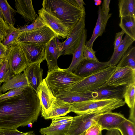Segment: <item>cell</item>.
<instances>
[{"label":"cell","mask_w":135,"mask_h":135,"mask_svg":"<svg viewBox=\"0 0 135 135\" xmlns=\"http://www.w3.org/2000/svg\"><path fill=\"white\" fill-rule=\"evenodd\" d=\"M83 78L67 69L58 67L48 71L45 79L48 86L56 97Z\"/></svg>","instance_id":"obj_3"},{"label":"cell","mask_w":135,"mask_h":135,"mask_svg":"<svg viewBox=\"0 0 135 135\" xmlns=\"http://www.w3.org/2000/svg\"><path fill=\"white\" fill-rule=\"evenodd\" d=\"M94 4L96 6L100 5L102 1L100 0H94Z\"/></svg>","instance_id":"obj_48"},{"label":"cell","mask_w":135,"mask_h":135,"mask_svg":"<svg viewBox=\"0 0 135 135\" xmlns=\"http://www.w3.org/2000/svg\"><path fill=\"white\" fill-rule=\"evenodd\" d=\"M20 32L18 43H25L45 46L53 38L57 37L51 29L46 26Z\"/></svg>","instance_id":"obj_8"},{"label":"cell","mask_w":135,"mask_h":135,"mask_svg":"<svg viewBox=\"0 0 135 135\" xmlns=\"http://www.w3.org/2000/svg\"><path fill=\"white\" fill-rule=\"evenodd\" d=\"M87 38V31L85 29L80 44L73 54L71 62L67 70L73 72L74 71L80 64L84 59L83 53Z\"/></svg>","instance_id":"obj_24"},{"label":"cell","mask_w":135,"mask_h":135,"mask_svg":"<svg viewBox=\"0 0 135 135\" xmlns=\"http://www.w3.org/2000/svg\"><path fill=\"white\" fill-rule=\"evenodd\" d=\"M71 112V104L58 98L53 102L50 110L44 117L45 119L64 116Z\"/></svg>","instance_id":"obj_22"},{"label":"cell","mask_w":135,"mask_h":135,"mask_svg":"<svg viewBox=\"0 0 135 135\" xmlns=\"http://www.w3.org/2000/svg\"><path fill=\"white\" fill-rule=\"evenodd\" d=\"M112 111L111 109L103 110L73 117L66 135H82L89 128L96 123L103 115Z\"/></svg>","instance_id":"obj_6"},{"label":"cell","mask_w":135,"mask_h":135,"mask_svg":"<svg viewBox=\"0 0 135 135\" xmlns=\"http://www.w3.org/2000/svg\"><path fill=\"white\" fill-rule=\"evenodd\" d=\"M135 41L125 34L122 42L114 50L110 59L108 61L109 66L116 67Z\"/></svg>","instance_id":"obj_21"},{"label":"cell","mask_w":135,"mask_h":135,"mask_svg":"<svg viewBox=\"0 0 135 135\" xmlns=\"http://www.w3.org/2000/svg\"><path fill=\"white\" fill-rule=\"evenodd\" d=\"M105 135H120V134L117 129H115L108 131Z\"/></svg>","instance_id":"obj_46"},{"label":"cell","mask_w":135,"mask_h":135,"mask_svg":"<svg viewBox=\"0 0 135 135\" xmlns=\"http://www.w3.org/2000/svg\"><path fill=\"white\" fill-rule=\"evenodd\" d=\"M133 83H135V70L128 67H116L114 71L102 87L126 86Z\"/></svg>","instance_id":"obj_9"},{"label":"cell","mask_w":135,"mask_h":135,"mask_svg":"<svg viewBox=\"0 0 135 135\" xmlns=\"http://www.w3.org/2000/svg\"><path fill=\"white\" fill-rule=\"evenodd\" d=\"M116 67H128L135 70V47H130L123 55Z\"/></svg>","instance_id":"obj_30"},{"label":"cell","mask_w":135,"mask_h":135,"mask_svg":"<svg viewBox=\"0 0 135 135\" xmlns=\"http://www.w3.org/2000/svg\"><path fill=\"white\" fill-rule=\"evenodd\" d=\"M9 29L8 25L0 18V41L2 42L6 36Z\"/></svg>","instance_id":"obj_39"},{"label":"cell","mask_w":135,"mask_h":135,"mask_svg":"<svg viewBox=\"0 0 135 135\" xmlns=\"http://www.w3.org/2000/svg\"><path fill=\"white\" fill-rule=\"evenodd\" d=\"M9 29L4 40L2 42L4 45L8 48L18 43L20 32L18 28L14 26L9 27Z\"/></svg>","instance_id":"obj_31"},{"label":"cell","mask_w":135,"mask_h":135,"mask_svg":"<svg viewBox=\"0 0 135 135\" xmlns=\"http://www.w3.org/2000/svg\"><path fill=\"white\" fill-rule=\"evenodd\" d=\"M127 119L124 115L120 113L111 111L103 115L97 123L100 126L102 130L117 129L119 126Z\"/></svg>","instance_id":"obj_17"},{"label":"cell","mask_w":135,"mask_h":135,"mask_svg":"<svg viewBox=\"0 0 135 135\" xmlns=\"http://www.w3.org/2000/svg\"><path fill=\"white\" fill-rule=\"evenodd\" d=\"M115 69V67L109 66L84 78L66 90L78 93H84L96 90L103 86Z\"/></svg>","instance_id":"obj_4"},{"label":"cell","mask_w":135,"mask_h":135,"mask_svg":"<svg viewBox=\"0 0 135 135\" xmlns=\"http://www.w3.org/2000/svg\"><path fill=\"white\" fill-rule=\"evenodd\" d=\"M41 112L36 93L27 87L20 95L0 100V129H17L32 123Z\"/></svg>","instance_id":"obj_1"},{"label":"cell","mask_w":135,"mask_h":135,"mask_svg":"<svg viewBox=\"0 0 135 135\" xmlns=\"http://www.w3.org/2000/svg\"><path fill=\"white\" fill-rule=\"evenodd\" d=\"M0 18L3 20L4 21V19L3 18L2 15V12H1V8H0Z\"/></svg>","instance_id":"obj_49"},{"label":"cell","mask_w":135,"mask_h":135,"mask_svg":"<svg viewBox=\"0 0 135 135\" xmlns=\"http://www.w3.org/2000/svg\"><path fill=\"white\" fill-rule=\"evenodd\" d=\"M109 66L108 61L100 62L84 59L73 73L76 75L84 78Z\"/></svg>","instance_id":"obj_15"},{"label":"cell","mask_w":135,"mask_h":135,"mask_svg":"<svg viewBox=\"0 0 135 135\" xmlns=\"http://www.w3.org/2000/svg\"><path fill=\"white\" fill-rule=\"evenodd\" d=\"M120 18L130 16L135 18V0H120L118 3Z\"/></svg>","instance_id":"obj_26"},{"label":"cell","mask_w":135,"mask_h":135,"mask_svg":"<svg viewBox=\"0 0 135 135\" xmlns=\"http://www.w3.org/2000/svg\"><path fill=\"white\" fill-rule=\"evenodd\" d=\"M135 83L131 84L126 87L123 98L124 102L130 108L135 107Z\"/></svg>","instance_id":"obj_32"},{"label":"cell","mask_w":135,"mask_h":135,"mask_svg":"<svg viewBox=\"0 0 135 135\" xmlns=\"http://www.w3.org/2000/svg\"><path fill=\"white\" fill-rule=\"evenodd\" d=\"M76 3L78 6L80 8L85 9L84 5L85 4L84 1L82 0H75Z\"/></svg>","instance_id":"obj_47"},{"label":"cell","mask_w":135,"mask_h":135,"mask_svg":"<svg viewBox=\"0 0 135 135\" xmlns=\"http://www.w3.org/2000/svg\"><path fill=\"white\" fill-rule=\"evenodd\" d=\"M37 94L41 106L42 116L44 117L50 110L56 98L48 86L45 79L40 84Z\"/></svg>","instance_id":"obj_14"},{"label":"cell","mask_w":135,"mask_h":135,"mask_svg":"<svg viewBox=\"0 0 135 135\" xmlns=\"http://www.w3.org/2000/svg\"><path fill=\"white\" fill-rule=\"evenodd\" d=\"M98 18L92 35L89 40L86 42L85 45L91 49H93V45L95 40L98 37L102 36L105 31L108 21L112 15V14L109 13L107 17H105L100 6L98 7Z\"/></svg>","instance_id":"obj_19"},{"label":"cell","mask_w":135,"mask_h":135,"mask_svg":"<svg viewBox=\"0 0 135 135\" xmlns=\"http://www.w3.org/2000/svg\"><path fill=\"white\" fill-rule=\"evenodd\" d=\"M38 16L45 26L49 27L57 35L58 38H66L71 31L60 20L42 8L38 11Z\"/></svg>","instance_id":"obj_11"},{"label":"cell","mask_w":135,"mask_h":135,"mask_svg":"<svg viewBox=\"0 0 135 135\" xmlns=\"http://www.w3.org/2000/svg\"><path fill=\"white\" fill-rule=\"evenodd\" d=\"M56 97L70 104L89 99L80 93L67 90L61 92Z\"/></svg>","instance_id":"obj_28"},{"label":"cell","mask_w":135,"mask_h":135,"mask_svg":"<svg viewBox=\"0 0 135 135\" xmlns=\"http://www.w3.org/2000/svg\"><path fill=\"white\" fill-rule=\"evenodd\" d=\"M15 7L16 12L21 15L26 21L33 23L38 16L31 0H15Z\"/></svg>","instance_id":"obj_20"},{"label":"cell","mask_w":135,"mask_h":135,"mask_svg":"<svg viewBox=\"0 0 135 135\" xmlns=\"http://www.w3.org/2000/svg\"><path fill=\"white\" fill-rule=\"evenodd\" d=\"M25 88H20L10 90L3 94L0 93V100L20 95L23 92Z\"/></svg>","instance_id":"obj_36"},{"label":"cell","mask_w":135,"mask_h":135,"mask_svg":"<svg viewBox=\"0 0 135 135\" xmlns=\"http://www.w3.org/2000/svg\"><path fill=\"white\" fill-rule=\"evenodd\" d=\"M122 99H89L71 104V112L79 115L105 109L112 110L125 105Z\"/></svg>","instance_id":"obj_5"},{"label":"cell","mask_w":135,"mask_h":135,"mask_svg":"<svg viewBox=\"0 0 135 135\" xmlns=\"http://www.w3.org/2000/svg\"><path fill=\"white\" fill-rule=\"evenodd\" d=\"M8 48L7 55L11 73L14 75L22 73L28 66L22 49L18 44Z\"/></svg>","instance_id":"obj_10"},{"label":"cell","mask_w":135,"mask_h":135,"mask_svg":"<svg viewBox=\"0 0 135 135\" xmlns=\"http://www.w3.org/2000/svg\"><path fill=\"white\" fill-rule=\"evenodd\" d=\"M1 84H0V87H1ZM0 93H1L0 92Z\"/></svg>","instance_id":"obj_52"},{"label":"cell","mask_w":135,"mask_h":135,"mask_svg":"<svg viewBox=\"0 0 135 135\" xmlns=\"http://www.w3.org/2000/svg\"><path fill=\"white\" fill-rule=\"evenodd\" d=\"M41 63L37 62L29 65L23 72L29 87L37 94L39 85L43 80V69L40 67Z\"/></svg>","instance_id":"obj_16"},{"label":"cell","mask_w":135,"mask_h":135,"mask_svg":"<svg viewBox=\"0 0 135 135\" xmlns=\"http://www.w3.org/2000/svg\"><path fill=\"white\" fill-rule=\"evenodd\" d=\"M110 0H104L102 3L101 9L104 16L107 17L109 14V5Z\"/></svg>","instance_id":"obj_43"},{"label":"cell","mask_w":135,"mask_h":135,"mask_svg":"<svg viewBox=\"0 0 135 135\" xmlns=\"http://www.w3.org/2000/svg\"><path fill=\"white\" fill-rule=\"evenodd\" d=\"M27 126L29 127H32V123H30L28 124Z\"/></svg>","instance_id":"obj_50"},{"label":"cell","mask_w":135,"mask_h":135,"mask_svg":"<svg viewBox=\"0 0 135 135\" xmlns=\"http://www.w3.org/2000/svg\"><path fill=\"white\" fill-rule=\"evenodd\" d=\"M135 107L130 108L128 119L135 122Z\"/></svg>","instance_id":"obj_45"},{"label":"cell","mask_w":135,"mask_h":135,"mask_svg":"<svg viewBox=\"0 0 135 135\" xmlns=\"http://www.w3.org/2000/svg\"><path fill=\"white\" fill-rule=\"evenodd\" d=\"M95 52L93 49L85 46L83 55L85 59L87 60L98 61V59L95 55Z\"/></svg>","instance_id":"obj_40"},{"label":"cell","mask_w":135,"mask_h":135,"mask_svg":"<svg viewBox=\"0 0 135 135\" xmlns=\"http://www.w3.org/2000/svg\"><path fill=\"white\" fill-rule=\"evenodd\" d=\"M119 26L125 34L135 40V18L130 16L121 17Z\"/></svg>","instance_id":"obj_29"},{"label":"cell","mask_w":135,"mask_h":135,"mask_svg":"<svg viewBox=\"0 0 135 135\" xmlns=\"http://www.w3.org/2000/svg\"><path fill=\"white\" fill-rule=\"evenodd\" d=\"M126 87L105 86L93 91L80 93L89 99H105L114 98L123 99Z\"/></svg>","instance_id":"obj_12"},{"label":"cell","mask_w":135,"mask_h":135,"mask_svg":"<svg viewBox=\"0 0 135 135\" xmlns=\"http://www.w3.org/2000/svg\"><path fill=\"white\" fill-rule=\"evenodd\" d=\"M0 8L5 22L9 27L14 26L16 11L6 0H0Z\"/></svg>","instance_id":"obj_25"},{"label":"cell","mask_w":135,"mask_h":135,"mask_svg":"<svg viewBox=\"0 0 135 135\" xmlns=\"http://www.w3.org/2000/svg\"><path fill=\"white\" fill-rule=\"evenodd\" d=\"M25 56L28 66L45 60V46L25 43H18Z\"/></svg>","instance_id":"obj_13"},{"label":"cell","mask_w":135,"mask_h":135,"mask_svg":"<svg viewBox=\"0 0 135 135\" xmlns=\"http://www.w3.org/2000/svg\"><path fill=\"white\" fill-rule=\"evenodd\" d=\"M117 130L121 135H135V123L127 119L118 127Z\"/></svg>","instance_id":"obj_34"},{"label":"cell","mask_w":135,"mask_h":135,"mask_svg":"<svg viewBox=\"0 0 135 135\" xmlns=\"http://www.w3.org/2000/svg\"><path fill=\"white\" fill-rule=\"evenodd\" d=\"M8 48L0 41V59H4L6 56Z\"/></svg>","instance_id":"obj_44"},{"label":"cell","mask_w":135,"mask_h":135,"mask_svg":"<svg viewBox=\"0 0 135 135\" xmlns=\"http://www.w3.org/2000/svg\"><path fill=\"white\" fill-rule=\"evenodd\" d=\"M0 135H35L33 131L24 133L17 129H0Z\"/></svg>","instance_id":"obj_37"},{"label":"cell","mask_w":135,"mask_h":135,"mask_svg":"<svg viewBox=\"0 0 135 135\" xmlns=\"http://www.w3.org/2000/svg\"><path fill=\"white\" fill-rule=\"evenodd\" d=\"M102 130L97 123L88 129L82 135H102Z\"/></svg>","instance_id":"obj_38"},{"label":"cell","mask_w":135,"mask_h":135,"mask_svg":"<svg viewBox=\"0 0 135 135\" xmlns=\"http://www.w3.org/2000/svg\"><path fill=\"white\" fill-rule=\"evenodd\" d=\"M85 16H82L65 41L58 46L60 56L73 54L79 46L85 28Z\"/></svg>","instance_id":"obj_7"},{"label":"cell","mask_w":135,"mask_h":135,"mask_svg":"<svg viewBox=\"0 0 135 135\" xmlns=\"http://www.w3.org/2000/svg\"><path fill=\"white\" fill-rule=\"evenodd\" d=\"M14 76L11 71L7 54L0 65V84L7 81Z\"/></svg>","instance_id":"obj_33"},{"label":"cell","mask_w":135,"mask_h":135,"mask_svg":"<svg viewBox=\"0 0 135 135\" xmlns=\"http://www.w3.org/2000/svg\"><path fill=\"white\" fill-rule=\"evenodd\" d=\"M42 6L71 31L81 17L85 15V9L79 8L75 0H44Z\"/></svg>","instance_id":"obj_2"},{"label":"cell","mask_w":135,"mask_h":135,"mask_svg":"<svg viewBox=\"0 0 135 135\" xmlns=\"http://www.w3.org/2000/svg\"><path fill=\"white\" fill-rule=\"evenodd\" d=\"M55 37L45 46V58L47 62L48 71L58 68L57 59L60 56L59 49Z\"/></svg>","instance_id":"obj_18"},{"label":"cell","mask_w":135,"mask_h":135,"mask_svg":"<svg viewBox=\"0 0 135 135\" xmlns=\"http://www.w3.org/2000/svg\"><path fill=\"white\" fill-rule=\"evenodd\" d=\"M45 26L43 20L38 16L34 22L31 24L18 29L20 32H23L32 30Z\"/></svg>","instance_id":"obj_35"},{"label":"cell","mask_w":135,"mask_h":135,"mask_svg":"<svg viewBox=\"0 0 135 135\" xmlns=\"http://www.w3.org/2000/svg\"><path fill=\"white\" fill-rule=\"evenodd\" d=\"M4 59H0V65L1 64V63L2 62Z\"/></svg>","instance_id":"obj_51"},{"label":"cell","mask_w":135,"mask_h":135,"mask_svg":"<svg viewBox=\"0 0 135 135\" xmlns=\"http://www.w3.org/2000/svg\"><path fill=\"white\" fill-rule=\"evenodd\" d=\"M125 33L122 30L116 33L114 42V50L122 42V37Z\"/></svg>","instance_id":"obj_42"},{"label":"cell","mask_w":135,"mask_h":135,"mask_svg":"<svg viewBox=\"0 0 135 135\" xmlns=\"http://www.w3.org/2000/svg\"><path fill=\"white\" fill-rule=\"evenodd\" d=\"M28 85L24 73L16 75L7 81L3 83L0 87V92L5 93L10 90L20 88H26Z\"/></svg>","instance_id":"obj_23"},{"label":"cell","mask_w":135,"mask_h":135,"mask_svg":"<svg viewBox=\"0 0 135 135\" xmlns=\"http://www.w3.org/2000/svg\"><path fill=\"white\" fill-rule=\"evenodd\" d=\"M71 121L65 124L50 126L41 128L39 132L43 135H66Z\"/></svg>","instance_id":"obj_27"},{"label":"cell","mask_w":135,"mask_h":135,"mask_svg":"<svg viewBox=\"0 0 135 135\" xmlns=\"http://www.w3.org/2000/svg\"><path fill=\"white\" fill-rule=\"evenodd\" d=\"M73 117L71 116L59 117L52 119L50 126H54L66 123L72 121Z\"/></svg>","instance_id":"obj_41"}]
</instances>
